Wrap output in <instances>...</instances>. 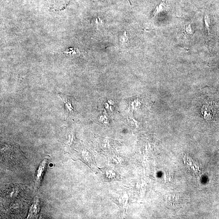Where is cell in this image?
<instances>
[{
    "mask_svg": "<svg viewBox=\"0 0 219 219\" xmlns=\"http://www.w3.org/2000/svg\"><path fill=\"white\" fill-rule=\"evenodd\" d=\"M49 158V157L48 156H46L43 158V159L42 160L41 163L39 164L38 169H37V172L35 174V182H34L35 188L37 190H38L41 186L43 176L46 171Z\"/></svg>",
    "mask_w": 219,
    "mask_h": 219,
    "instance_id": "6da1fadb",
    "label": "cell"
},
{
    "mask_svg": "<svg viewBox=\"0 0 219 219\" xmlns=\"http://www.w3.org/2000/svg\"><path fill=\"white\" fill-rule=\"evenodd\" d=\"M59 95L65 104V116L67 117V115L74 112L73 103L75 99L73 97L68 96L62 93H59Z\"/></svg>",
    "mask_w": 219,
    "mask_h": 219,
    "instance_id": "7a4b0ae2",
    "label": "cell"
},
{
    "mask_svg": "<svg viewBox=\"0 0 219 219\" xmlns=\"http://www.w3.org/2000/svg\"><path fill=\"white\" fill-rule=\"evenodd\" d=\"M41 202L38 199H35L29 211L28 218H36L38 217L40 209Z\"/></svg>",
    "mask_w": 219,
    "mask_h": 219,
    "instance_id": "3957f363",
    "label": "cell"
},
{
    "mask_svg": "<svg viewBox=\"0 0 219 219\" xmlns=\"http://www.w3.org/2000/svg\"><path fill=\"white\" fill-rule=\"evenodd\" d=\"M167 8V2L165 0H162L155 9L153 13V17H156L159 13L165 11Z\"/></svg>",
    "mask_w": 219,
    "mask_h": 219,
    "instance_id": "277c9868",
    "label": "cell"
},
{
    "mask_svg": "<svg viewBox=\"0 0 219 219\" xmlns=\"http://www.w3.org/2000/svg\"><path fill=\"white\" fill-rule=\"evenodd\" d=\"M20 192V191L18 187H13L12 188H10L6 191V197L7 198L8 197V200H13L15 197H17Z\"/></svg>",
    "mask_w": 219,
    "mask_h": 219,
    "instance_id": "5b68a950",
    "label": "cell"
},
{
    "mask_svg": "<svg viewBox=\"0 0 219 219\" xmlns=\"http://www.w3.org/2000/svg\"><path fill=\"white\" fill-rule=\"evenodd\" d=\"M194 34V31L191 24H189L185 26L184 31V35L185 37L189 38Z\"/></svg>",
    "mask_w": 219,
    "mask_h": 219,
    "instance_id": "8992f818",
    "label": "cell"
},
{
    "mask_svg": "<svg viewBox=\"0 0 219 219\" xmlns=\"http://www.w3.org/2000/svg\"><path fill=\"white\" fill-rule=\"evenodd\" d=\"M204 24H205V29L206 33L208 35L210 34V20L208 15H205L204 17Z\"/></svg>",
    "mask_w": 219,
    "mask_h": 219,
    "instance_id": "52a82bcc",
    "label": "cell"
},
{
    "mask_svg": "<svg viewBox=\"0 0 219 219\" xmlns=\"http://www.w3.org/2000/svg\"><path fill=\"white\" fill-rule=\"evenodd\" d=\"M119 40L120 42L122 44H125L128 42V37L126 31H124L123 34H121L119 37Z\"/></svg>",
    "mask_w": 219,
    "mask_h": 219,
    "instance_id": "ba28073f",
    "label": "cell"
},
{
    "mask_svg": "<svg viewBox=\"0 0 219 219\" xmlns=\"http://www.w3.org/2000/svg\"><path fill=\"white\" fill-rule=\"evenodd\" d=\"M93 24L97 27L102 26L103 25V21L100 17H97L93 21Z\"/></svg>",
    "mask_w": 219,
    "mask_h": 219,
    "instance_id": "9c48e42d",
    "label": "cell"
},
{
    "mask_svg": "<svg viewBox=\"0 0 219 219\" xmlns=\"http://www.w3.org/2000/svg\"><path fill=\"white\" fill-rule=\"evenodd\" d=\"M64 52L66 53H69V54L73 55H79L80 54L79 51L78 49H74L73 48L69 49V50L68 51V52Z\"/></svg>",
    "mask_w": 219,
    "mask_h": 219,
    "instance_id": "30bf717a",
    "label": "cell"
}]
</instances>
